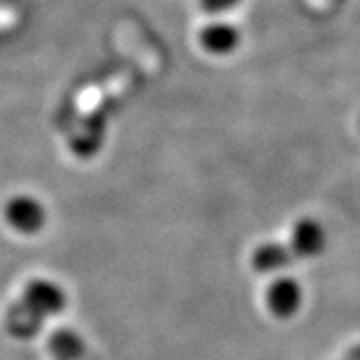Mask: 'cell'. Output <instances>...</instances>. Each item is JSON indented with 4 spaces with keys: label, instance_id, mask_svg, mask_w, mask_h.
Wrapping results in <instances>:
<instances>
[{
    "label": "cell",
    "instance_id": "6da1fadb",
    "mask_svg": "<svg viewBox=\"0 0 360 360\" xmlns=\"http://www.w3.org/2000/svg\"><path fill=\"white\" fill-rule=\"evenodd\" d=\"M4 214L10 226L22 236H35L46 226V208L32 195H17L8 200Z\"/></svg>",
    "mask_w": 360,
    "mask_h": 360
},
{
    "label": "cell",
    "instance_id": "7a4b0ae2",
    "mask_svg": "<svg viewBox=\"0 0 360 360\" xmlns=\"http://www.w3.org/2000/svg\"><path fill=\"white\" fill-rule=\"evenodd\" d=\"M20 300L43 320L61 314L68 304L67 292L63 287H59L56 281L41 278L28 281Z\"/></svg>",
    "mask_w": 360,
    "mask_h": 360
},
{
    "label": "cell",
    "instance_id": "3957f363",
    "mask_svg": "<svg viewBox=\"0 0 360 360\" xmlns=\"http://www.w3.org/2000/svg\"><path fill=\"white\" fill-rule=\"evenodd\" d=\"M266 307L276 318L289 320L296 316L304 305V287L290 276H281L270 283L265 292Z\"/></svg>",
    "mask_w": 360,
    "mask_h": 360
},
{
    "label": "cell",
    "instance_id": "277c9868",
    "mask_svg": "<svg viewBox=\"0 0 360 360\" xmlns=\"http://www.w3.org/2000/svg\"><path fill=\"white\" fill-rule=\"evenodd\" d=\"M327 245V233L322 223L313 217H304L296 221L290 232V250L302 259L320 256Z\"/></svg>",
    "mask_w": 360,
    "mask_h": 360
},
{
    "label": "cell",
    "instance_id": "5b68a950",
    "mask_svg": "<svg viewBox=\"0 0 360 360\" xmlns=\"http://www.w3.org/2000/svg\"><path fill=\"white\" fill-rule=\"evenodd\" d=\"M294 252L283 243H265L252 252V269L259 274H276L294 261Z\"/></svg>",
    "mask_w": 360,
    "mask_h": 360
},
{
    "label": "cell",
    "instance_id": "8992f818",
    "mask_svg": "<svg viewBox=\"0 0 360 360\" xmlns=\"http://www.w3.org/2000/svg\"><path fill=\"white\" fill-rule=\"evenodd\" d=\"M48 351L53 356V360H85L89 355L85 338L70 327L56 329L50 335Z\"/></svg>",
    "mask_w": 360,
    "mask_h": 360
},
{
    "label": "cell",
    "instance_id": "52a82bcc",
    "mask_svg": "<svg viewBox=\"0 0 360 360\" xmlns=\"http://www.w3.org/2000/svg\"><path fill=\"white\" fill-rule=\"evenodd\" d=\"M241 41V35L228 22L208 24L200 32V44L206 52L214 56H228L232 53Z\"/></svg>",
    "mask_w": 360,
    "mask_h": 360
},
{
    "label": "cell",
    "instance_id": "ba28073f",
    "mask_svg": "<svg viewBox=\"0 0 360 360\" xmlns=\"http://www.w3.org/2000/svg\"><path fill=\"white\" fill-rule=\"evenodd\" d=\"M43 323V318H39L28 305L24 304L22 300L15 302L8 309V314H6V329H8V333L11 337L22 338V340L35 337L41 331Z\"/></svg>",
    "mask_w": 360,
    "mask_h": 360
},
{
    "label": "cell",
    "instance_id": "9c48e42d",
    "mask_svg": "<svg viewBox=\"0 0 360 360\" xmlns=\"http://www.w3.org/2000/svg\"><path fill=\"white\" fill-rule=\"evenodd\" d=\"M239 0H202V8L210 13H221L237 4Z\"/></svg>",
    "mask_w": 360,
    "mask_h": 360
},
{
    "label": "cell",
    "instance_id": "30bf717a",
    "mask_svg": "<svg viewBox=\"0 0 360 360\" xmlns=\"http://www.w3.org/2000/svg\"><path fill=\"white\" fill-rule=\"evenodd\" d=\"M344 360H360V342L359 344H355V346H351L349 349L346 351Z\"/></svg>",
    "mask_w": 360,
    "mask_h": 360
}]
</instances>
